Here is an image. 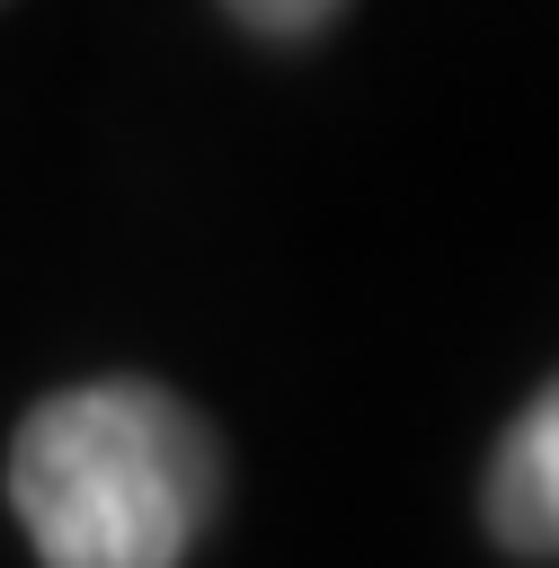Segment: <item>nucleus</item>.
I'll list each match as a JSON object with an SVG mask.
<instances>
[{"instance_id": "nucleus-3", "label": "nucleus", "mask_w": 559, "mask_h": 568, "mask_svg": "<svg viewBox=\"0 0 559 568\" xmlns=\"http://www.w3.org/2000/svg\"><path fill=\"white\" fill-rule=\"evenodd\" d=\"M248 27H328L337 9H240Z\"/></svg>"}, {"instance_id": "nucleus-1", "label": "nucleus", "mask_w": 559, "mask_h": 568, "mask_svg": "<svg viewBox=\"0 0 559 568\" xmlns=\"http://www.w3.org/2000/svg\"><path fill=\"white\" fill-rule=\"evenodd\" d=\"M213 435L160 382H80L27 408L9 506L44 568H177L213 515Z\"/></svg>"}, {"instance_id": "nucleus-2", "label": "nucleus", "mask_w": 559, "mask_h": 568, "mask_svg": "<svg viewBox=\"0 0 559 568\" xmlns=\"http://www.w3.org/2000/svg\"><path fill=\"white\" fill-rule=\"evenodd\" d=\"M488 524L506 550L559 559V382L506 426V444L488 462Z\"/></svg>"}]
</instances>
